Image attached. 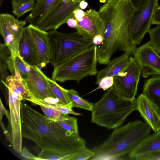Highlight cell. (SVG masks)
<instances>
[{
	"label": "cell",
	"instance_id": "obj_1",
	"mask_svg": "<svg viewBox=\"0 0 160 160\" xmlns=\"http://www.w3.org/2000/svg\"><path fill=\"white\" fill-rule=\"evenodd\" d=\"M21 114L22 137L33 141L41 150L70 154L86 147L85 141L79 134L65 130L28 104H21Z\"/></svg>",
	"mask_w": 160,
	"mask_h": 160
},
{
	"label": "cell",
	"instance_id": "obj_2",
	"mask_svg": "<svg viewBox=\"0 0 160 160\" xmlns=\"http://www.w3.org/2000/svg\"><path fill=\"white\" fill-rule=\"evenodd\" d=\"M129 0H122L118 3H105L98 12L104 21L103 41L98 48V62L107 64L116 50L118 49L129 56H133L137 48L130 40L128 33V24L133 11Z\"/></svg>",
	"mask_w": 160,
	"mask_h": 160
},
{
	"label": "cell",
	"instance_id": "obj_3",
	"mask_svg": "<svg viewBox=\"0 0 160 160\" xmlns=\"http://www.w3.org/2000/svg\"><path fill=\"white\" fill-rule=\"evenodd\" d=\"M151 128L141 120L128 122L115 128L102 144L93 148L94 153L90 160L118 159L128 155L147 136Z\"/></svg>",
	"mask_w": 160,
	"mask_h": 160
},
{
	"label": "cell",
	"instance_id": "obj_4",
	"mask_svg": "<svg viewBox=\"0 0 160 160\" xmlns=\"http://www.w3.org/2000/svg\"><path fill=\"white\" fill-rule=\"evenodd\" d=\"M137 110L136 98L128 99L120 96L113 86L94 104L91 121L108 129L120 126L132 112Z\"/></svg>",
	"mask_w": 160,
	"mask_h": 160
},
{
	"label": "cell",
	"instance_id": "obj_5",
	"mask_svg": "<svg viewBox=\"0 0 160 160\" xmlns=\"http://www.w3.org/2000/svg\"><path fill=\"white\" fill-rule=\"evenodd\" d=\"M98 49L93 44L55 66L51 79L61 82L73 80L79 83L85 77L96 75Z\"/></svg>",
	"mask_w": 160,
	"mask_h": 160
},
{
	"label": "cell",
	"instance_id": "obj_6",
	"mask_svg": "<svg viewBox=\"0 0 160 160\" xmlns=\"http://www.w3.org/2000/svg\"><path fill=\"white\" fill-rule=\"evenodd\" d=\"M48 32L51 49L49 63L53 67L93 44L92 40L83 38L77 31L63 33L52 30Z\"/></svg>",
	"mask_w": 160,
	"mask_h": 160
},
{
	"label": "cell",
	"instance_id": "obj_7",
	"mask_svg": "<svg viewBox=\"0 0 160 160\" xmlns=\"http://www.w3.org/2000/svg\"><path fill=\"white\" fill-rule=\"evenodd\" d=\"M158 0H149L144 5L134 10L128 26V33L132 42L140 44L145 34L149 32L155 12L159 6Z\"/></svg>",
	"mask_w": 160,
	"mask_h": 160
},
{
	"label": "cell",
	"instance_id": "obj_8",
	"mask_svg": "<svg viewBox=\"0 0 160 160\" xmlns=\"http://www.w3.org/2000/svg\"><path fill=\"white\" fill-rule=\"evenodd\" d=\"M7 88L10 116L4 134L13 150L19 153L22 149L21 108L23 99L10 88Z\"/></svg>",
	"mask_w": 160,
	"mask_h": 160
},
{
	"label": "cell",
	"instance_id": "obj_9",
	"mask_svg": "<svg viewBox=\"0 0 160 160\" xmlns=\"http://www.w3.org/2000/svg\"><path fill=\"white\" fill-rule=\"evenodd\" d=\"M141 71L133 57H131L128 66L113 77V86L122 97L128 99L135 98Z\"/></svg>",
	"mask_w": 160,
	"mask_h": 160
},
{
	"label": "cell",
	"instance_id": "obj_10",
	"mask_svg": "<svg viewBox=\"0 0 160 160\" xmlns=\"http://www.w3.org/2000/svg\"><path fill=\"white\" fill-rule=\"evenodd\" d=\"M26 22L25 20H19L9 13L0 14V33L4 43L11 51L12 58L19 54V42Z\"/></svg>",
	"mask_w": 160,
	"mask_h": 160
},
{
	"label": "cell",
	"instance_id": "obj_11",
	"mask_svg": "<svg viewBox=\"0 0 160 160\" xmlns=\"http://www.w3.org/2000/svg\"><path fill=\"white\" fill-rule=\"evenodd\" d=\"M133 56L143 78L160 76V55L149 41L137 48Z\"/></svg>",
	"mask_w": 160,
	"mask_h": 160
},
{
	"label": "cell",
	"instance_id": "obj_12",
	"mask_svg": "<svg viewBox=\"0 0 160 160\" xmlns=\"http://www.w3.org/2000/svg\"><path fill=\"white\" fill-rule=\"evenodd\" d=\"M29 77L22 82L31 95L37 100L56 99L48 82L47 77L38 67L29 66Z\"/></svg>",
	"mask_w": 160,
	"mask_h": 160
},
{
	"label": "cell",
	"instance_id": "obj_13",
	"mask_svg": "<svg viewBox=\"0 0 160 160\" xmlns=\"http://www.w3.org/2000/svg\"><path fill=\"white\" fill-rule=\"evenodd\" d=\"M79 2L60 0L48 17L37 27L47 31L57 30L67 23L68 19L73 17V12L79 8Z\"/></svg>",
	"mask_w": 160,
	"mask_h": 160
},
{
	"label": "cell",
	"instance_id": "obj_14",
	"mask_svg": "<svg viewBox=\"0 0 160 160\" xmlns=\"http://www.w3.org/2000/svg\"><path fill=\"white\" fill-rule=\"evenodd\" d=\"M75 29L83 38L92 40L94 37L101 34L103 36L105 24L104 21L98 11L90 9L85 12L82 18L77 20Z\"/></svg>",
	"mask_w": 160,
	"mask_h": 160
},
{
	"label": "cell",
	"instance_id": "obj_15",
	"mask_svg": "<svg viewBox=\"0 0 160 160\" xmlns=\"http://www.w3.org/2000/svg\"><path fill=\"white\" fill-rule=\"evenodd\" d=\"M37 58L38 67L49 63L51 49L48 32L30 24L27 26Z\"/></svg>",
	"mask_w": 160,
	"mask_h": 160
},
{
	"label": "cell",
	"instance_id": "obj_16",
	"mask_svg": "<svg viewBox=\"0 0 160 160\" xmlns=\"http://www.w3.org/2000/svg\"><path fill=\"white\" fill-rule=\"evenodd\" d=\"M137 108L142 117L155 132L160 130V112L156 106L142 93L136 98Z\"/></svg>",
	"mask_w": 160,
	"mask_h": 160
},
{
	"label": "cell",
	"instance_id": "obj_17",
	"mask_svg": "<svg viewBox=\"0 0 160 160\" xmlns=\"http://www.w3.org/2000/svg\"><path fill=\"white\" fill-rule=\"evenodd\" d=\"M18 53L28 65L38 67L37 58L27 26L24 27L19 41Z\"/></svg>",
	"mask_w": 160,
	"mask_h": 160
},
{
	"label": "cell",
	"instance_id": "obj_18",
	"mask_svg": "<svg viewBox=\"0 0 160 160\" xmlns=\"http://www.w3.org/2000/svg\"><path fill=\"white\" fill-rule=\"evenodd\" d=\"M131 57L124 52L119 56L110 60L107 64V66L98 72L96 83L98 84L103 78L113 77L124 70L130 62Z\"/></svg>",
	"mask_w": 160,
	"mask_h": 160
},
{
	"label": "cell",
	"instance_id": "obj_19",
	"mask_svg": "<svg viewBox=\"0 0 160 160\" xmlns=\"http://www.w3.org/2000/svg\"><path fill=\"white\" fill-rule=\"evenodd\" d=\"M160 150V130L148 135L129 154V159L135 160L138 157Z\"/></svg>",
	"mask_w": 160,
	"mask_h": 160
},
{
	"label": "cell",
	"instance_id": "obj_20",
	"mask_svg": "<svg viewBox=\"0 0 160 160\" xmlns=\"http://www.w3.org/2000/svg\"><path fill=\"white\" fill-rule=\"evenodd\" d=\"M60 0H44L36 3L25 20L37 27L50 14Z\"/></svg>",
	"mask_w": 160,
	"mask_h": 160
},
{
	"label": "cell",
	"instance_id": "obj_21",
	"mask_svg": "<svg viewBox=\"0 0 160 160\" xmlns=\"http://www.w3.org/2000/svg\"><path fill=\"white\" fill-rule=\"evenodd\" d=\"M142 93L160 112V76L152 77L145 80Z\"/></svg>",
	"mask_w": 160,
	"mask_h": 160
},
{
	"label": "cell",
	"instance_id": "obj_22",
	"mask_svg": "<svg viewBox=\"0 0 160 160\" xmlns=\"http://www.w3.org/2000/svg\"><path fill=\"white\" fill-rule=\"evenodd\" d=\"M4 86L7 88H10L14 92L21 96L23 99L32 103L36 100L25 85L22 82H19L12 75H9L6 79Z\"/></svg>",
	"mask_w": 160,
	"mask_h": 160
},
{
	"label": "cell",
	"instance_id": "obj_23",
	"mask_svg": "<svg viewBox=\"0 0 160 160\" xmlns=\"http://www.w3.org/2000/svg\"><path fill=\"white\" fill-rule=\"evenodd\" d=\"M13 62L15 73L13 76L19 82H22V80H26L29 77L28 65L21 58L18 54H16L13 58Z\"/></svg>",
	"mask_w": 160,
	"mask_h": 160
},
{
	"label": "cell",
	"instance_id": "obj_24",
	"mask_svg": "<svg viewBox=\"0 0 160 160\" xmlns=\"http://www.w3.org/2000/svg\"><path fill=\"white\" fill-rule=\"evenodd\" d=\"M47 80L53 94L59 102L72 108L71 102L66 92V89L58 84L56 81L47 78Z\"/></svg>",
	"mask_w": 160,
	"mask_h": 160
},
{
	"label": "cell",
	"instance_id": "obj_25",
	"mask_svg": "<svg viewBox=\"0 0 160 160\" xmlns=\"http://www.w3.org/2000/svg\"><path fill=\"white\" fill-rule=\"evenodd\" d=\"M66 92L72 108L76 107L92 111L93 104L81 98L76 90L66 89Z\"/></svg>",
	"mask_w": 160,
	"mask_h": 160
},
{
	"label": "cell",
	"instance_id": "obj_26",
	"mask_svg": "<svg viewBox=\"0 0 160 160\" xmlns=\"http://www.w3.org/2000/svg\"><path fill=\"white\" fill-rule=\"evenodd\" d=\"M77 121V119L75 117L69 116L68 114H63L61 119L55 122L65 130L79 134Z\"/></svg>",
	"mask_w": 160,
	"mask_h": 160
},
{
	"label": "cell",
	"instance_id": "obj_27",
	"mask_svg": "<svg viewBox=\"0 0 160 160\" xmlns=\"http://www.w3.org/2000/svg\"><path fill=\"white\" fill-rule=\"evenodd\" d=\"M33 103L38 105H42L53 108L59 111L62 114H71L76 116L82 115L80 113L73 111L72 108L59 103H53L43 100H36Z\"/></svg>",
	"mask_w": 160,
	"mask_h": 160
},
{
	"label": "cell",
	"instance_id": "obj_28",
	"mask_svg": "<svg viewBox=\"0 0 160 160\" xmlns=\"http://www.w3.org/2000/svg\"><path fill=\"white\" fill-rule=\"evenodd\" d=\"M71 154H67L53 150L44 149L41 150L37 157L39 160H69Z\"/></svg>",
	"mask_w": 160,
	"mask_h": 160
},
{
	"label": "cell",
	"instance_id": "obj_29",
	"mask_svg": "<svg viewBox=\"0 0 160 160\" xmlns=\"http://www.w3.org/2000/svg\"><path fill=\"white\" fill-rule=\"evenodd\" d=\"M151 44L160 55V25L150 29L148 32Z\"/></svg>",
	"mask_w": 160,
	"mask_h": 160
},
{
	"label": "cell",
	"instance_id": "obj_30",
	"mask_svg": "<svg viewBox=\"0 0 160 160\" xmlns=\"http://www.w3.org/2000/svg\"><path fill=\"white\" fill-rule=\"evenodd\" d=\"M35 0H28L25 3L12 9L13 13L18 19L28 12L32 11L36 5Z\"/></svg>",
	"mask_w": 160,
	"mask_h": 160
},
{
	"label": "cell",
	"instance_id": "obj_31",
	"mask_svg": "<svg viewBox=\"0 0 160 160\" xmlns=\"http://www.w3.org/2000/svg\"><path fill=\"white\" fill-rule=\"evenodd\" d=\"M94 155L92 150H89L85 147L80 151L71 154L70 160H90Z\"/></svg>",
	"mask_w": 160,
	"mask_h": 160
},
{
	"label": "cell",
	"instance_id": "obj_32",
	"mask_svg": "<svg viewBox=\"0 0 160 160\" xmlns=\"http://www.w3.org/2000/svg\"><path fill=\"white\" fill-rule=\"evenodd\" d=\"M40 106L46 117L54 121L61 119L62 114L58 111L45 106L41 105Z\"/></svg>",
	"mask_w": 160,
	"mask_h": 160
},
{
	"label": "cell",
	"instance_id": "obj_33",
	"mask_svg": "<svg viewBox=\"0 0 160 160\" xmlns=\"http://www.w3.org/2000/svg\"><path fill=\"white\" fill-rule=\"evenodd\" d=\"M113 84V77H105L101 80L98 87L92 91L100 89H102L104 91L107 90L112 87Z\"/></svg>",
	"mask_w": 160,
	"mask_h": 160
},
{
	"label": "cell",
	"instance_id": "obj_34",
	"mask_svg": "<svg viewBox=\"0 0 160 160\" xmlns=\"http://www.w3.org/2000/svg\"><path fill=\"white\" fill-rule=\"evenodd\" d=\"M8 67L5 62L0 58V80L4 85L7 78L9 76L8 74Z\"/></svg>",
	"mask_w": 160,
	"mask_h": 160
},
{
	"label": "cell",
	"instance_id": "obj_35",
	"mask_svg": "<svg viewBox=\"0 0 160 160\" xmlns=\"http://www.w3.org/2000/svg\"><path fill=\"white\" fill-rule=\"evenodd\" d=\"M135 160H160V150L142 155L136 158Z\"/></svg>",
	"mask_w": 160,
	"mask_h": 160
},
{
	"label": "cell",
	"instance_id": "obj_36",
	"mask_svg": "<svg viewBox=\"0 0 160 160\" xmlns=\"http://www.w3.org/2000/svg\"><path fill=\"white\" fill-rule=\"evenodd\" d=\"M149 0H129L134 10H136L146 4Z\"/></svg>",
	"mask_w": 160,
	"mask_h": 160
},
{
	"label": "cell",
	"instance_id": "obj_37",
	"mask_svg": "<svg viewBox=\"0 0 160 160\" xmlns=\"http://www.w3.org/2000/svg\"><path fill=\"white\" fill-rule=\"evenodd\" d=\"M20 155L23 158L28 159L39 160V159L32 154L26 148H24L22 149V151L19 153Z\"/></svg>",
	"mask_w": 160,
	"mask_h": 160
},
{
	"label": "cell",
	"instance_id": "obj_38",
	"mask_svg": "<svg viewBox=\"0 0 160 160\" xmlns=\"http://www.w3.org/2000/svg\"><path fill=\"white\" fill-rule=\"evenodd\" d=\"M3 115L6 116L8 120L10 118V114H9L7 110L4 108L1 100L0 99V124L2 123V119Z\"/></svg>",
	"mask_w": 160,
	"mask_h": 160
},
{
	"label": "cell",
	"instance_id": "obj_39",
	"mask_svg": "<svg viewBox=\"0 0 160 160\" xmlns=\"http://www.w3.org/2000/svg\"><path fill=\"white\" fill-rule=\"evenodd\" d=\"M152 24L160 25V7L156 9L153 16Z\"/></svg>",
	"mask_w": 160,
	"mask_h": 160
},
{
	"label": "cell",
	"instance_id": "obj_40",
	"mask_svg": "<svg viewBox=\"0 0 160 160\" xmlns=\"http://www.w3.org/2000/svg\"><path fill=\"white\" fill-rule=\"evenodd\" d=\"M85 12L79 8L74 11L73 18L77 20H79L83 18L85 15Z\"/></svg>",
	"mask_w": 160,
	"mask_h": 160
},
{
	"label": "cell",
	"instance_id": "obj_41",
	"mask_svg": "<svg viewBox=\"0 0 160 160\" xmlns=\"http://www.w3.org/2000/svg\"><path fill=\"white\" fill-rule=\"evenodd\" d=\"M92 40L93 44L96 45L102 44L103 41V36L101 34H98L94 37Z\"/></svg>",
	"mask_w": 160,
	"mask_h": 160
},
{
	"label": "cell",
	"instance_id": "obj_42",
	"mask_svg": "<svg viewBox=\"0 0 160 160\" xmlns=\"http://www.w3.org/2000/svg\"><path fill=\"white\" fill-rule=\"evenodd\" d=\"M28 0H11L12 9H13L25 3Z\"/></svg>",
	"mask_w": 160,
	"mask_h": 160
},
{
	"label": "cell",
	"instance_id": "obj_43",
	"mask_svg": "<svg viewBox=\"0 0 160 160\" xmlns=\"http://www.w3.org/2000/svg\"><path fill=\"white\" fill-rule=\"evenodd\" d=\"M70 27L75 28L77 25V20L73 18H69L66 23Z\"/></svg>",
	"mask_w": 160,
	"mask_h": 160
},
{
	"label": "cell",
	"instance_id": "obj_44",
	"mask_svg": "<svg viewBox=\"0 0 160 160\" xmlns=\"http://www.w3.org/2000/svg\"><path fill=\"white\" fill-rule=\"evenodd\" d=\"M88 5V3L84 1H82L79 3V8L81 9H84Z\"/></svg>",
	"mask_w": 160,
	"mask_h": 160
},
{
	"label": "cell",
	"instance_id": "obj_45",
	"mask_svg": "<svg viewBox=\"0 0 160 160\" xmlns=\"http://www.w3.org/2000/svg\"><path fill=\"white\" fill-rule=\"evenodd\" d=\"M121 0H107L106 2L105 3L109 5H113L118 3Z\"/></svg>",
	"mask_w": 160,
	"mask_h": 160
},
{
	"label": "cell",
	"instance_id": "obj_46",
	"mask_svg": "<svg viewBox=\"0 0 160 160\" xmlns=\"http://www.w3.org/2000/svg\"><path fill=\"white\" fill-rule=\"evenodd\" d=\"M69 0V1H72L73 2H80L81 1H85V0Z\"/></svg>",
	"mask_w": 160,
	"mask_h": 160
},
{
	"label": "cell",
	"instance_id": "obj_47",
	"mask_svg": "<svg viewBox=\"0 0 160 160\" xmlns=\"http://www.w3.org/2000/svg\"><path fill=\"white\" fill-rule=\"evenodd\" d=\"M44 0H36V3H40L42 2Z\"/></svg>",
	"mask_w": 160,
	"mask_h": 160
},
{
	"label": "cell",
	"instance_id": "obj_48",
	"mask_svg": "<svg viewBox=\"0 0 160 160\" xmlns=\"http://www.w3.org/2000/svg\"><path fill=\"white\" fill-rule=\"evenodd\" d=\"M4 0H0V6H2Z\"/></svg>",
	"mask_w": 160,
	"mask_h": 160
}]
</instances>
